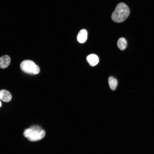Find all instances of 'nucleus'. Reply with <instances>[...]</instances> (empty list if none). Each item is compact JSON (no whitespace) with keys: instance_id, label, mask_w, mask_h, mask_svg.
Listing matches in <instances>:
<instances>
[{"instance_id":"obj_1","label":"nucleus","mask_w":154,"mask_h":154,"mask_svg":"<svg viewBox=\"0 0 154 154\" xmlns=\"http://www.w3.org/2000/svg\"><path fill=\"white\" fill-rule=\"evenodd\" d=\"M130 13L128 6L124 3H119L112 13L111 18L113 21L117 23H121L125 20Z\"/></svg>"},{"instance_id":"obj_2","label":"nucleus","mask_w":154,"mask_h":154,"mask_svg":"<svg viewBox=\"0 0 154 154\" xmlns=\"http://www.w3.org/2000/svg\"><path fill=\"white\" fill-rule=\"evenodd\" d=\"M45 131L40 126L34 125L25 129L24 136L31 141H36L43 138L45 135Z\"/></svg>"},{"instance_id":"obj_3","label":"nucleus","mask_w":154,"mask_h":154,"mask_svg":"<svg viewBox=\"0 0 154 154\" xmlns=\"http://www.w3.org/2000/svg\"><path fill=\"white\" fill-rule=\"evenodd\" d=\"M20 67L24 72L31 74H36L40 71V68L34 62L29 60H25L21 63Z\"/></svg>"},{"instance_id":"obj_4","label":"nucleus","mask_w":154,"mask_h":154,"mask_svg":"<svg viewBox=\"0 0 154 154\" xmlns=\"http://www.w3.org/2000/svg\"><path fill=\"white\" fill-rule=\"evenodd\" d=\"M86 60L90 65L92 66L96 65L99 62L98 56L94 54H91L88 56Z\"/></svg>"},{"instance_id":"obj_5","label":"nucleus","mask_w":154,"mask_h":154,"mask_svg":"<svg viewBox=\"0 0 154 154\" xmlns=\"http://www.w3.org/2000/svg\"><path fill=\"white\" fill-rule=\"evenodd\" d=\"M88 33L86 30L83 29L80 30L77 36L78 41L80 43H83L86 40Z\"/></svg>"},{"instance_id":"obj_6","label":"nucleus","mask_w":154,"mask_h":154,"mask_svg":"<svg viewBox=\"0 0 154 154\" xmlns=\"http://www.w3.org/2000/svg\"><path fill=\"white\" fill-rule=\"evenodd\" d=\"M11 59L7 55H4L0 58V68H7L9 64Z\"/></svg>"},{"instance_id":"obj_7","label":"nucleus","mask_w":154,"mask_h":154,"mask_svg":"<svg viewBox=\"0 0 154 154\" xmlns=\"http://www.w3.org/2000/svg\"><path fill=\"white\" fill-rule=\"evenodd\" d=\"M12 98L10 93L5 90L0 91V99L3 102H8L10 101Z\"/></svg>"},{"instance_id":"obj_8","label":"nucleus","mask_w":154,"mask_h":154,"mask_svg":"<svg viewBox=\"0 0 154 154\" xmlns=\"http://www.w3.org/2000/svg\"><path fill=\"white\" fill-rule=\"evenodd\" d=\"M108 83L111 89L113 90H115L117 85V80L112 76H110L108 79Z\"/></svg>"},{"instance_id":"obj_9","label":"nucleus","mask_w":154,"mask_h":154,"mask_svg":"<svg viewBox=\"0 0 154 154\" xmlns=\"http://www.w3.org/2000/svg\"><path fill=\"white\" fill-rule=\"evenodd\" d=\"M127 42L125 38L121 37L119 39L117 42V45L121 50H124L127 46Z\"/></svg>"},{"instance_id":"obj_10","label":"nucleus","mask_w":154,"mask_h":154,"mask_svg":"<svg viewBox=\"0 0 154 154\" xmlns=\"http://www.w3.org/2000/svg\"><path fill=\"white\" fill-rule=\"evenodd\" d=\"M1 101H0V107H1Z\"/></svg>"}]
</instances>
